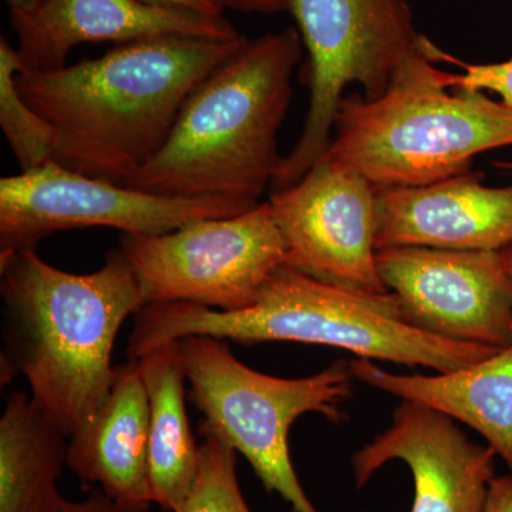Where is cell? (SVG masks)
Here are the masks:
<instances>
[{
    "label": "cell",
    "mask_w": 512,
    "mask_h": 512,
    "mask_svg": "<svg viewBox=\"0 0 512 512\" xmlns=\"http://www.w3.org/2000/svg\"><path fill=\"white\" fill-rule=\"evenodd\" d=\"M289 12L308 50L311 103L301 137L282 160L272 191L298 183L329 153L349 86L362 87L366 100L379 99L424 42L406 0H291Z\"/></svg>",
    "instance_id": "cell-7"
},
{
    "label": "cell",
    "mask_w": 512,
    "mask_h": 512,
    "mask_svg": "<svg viewBox=\"0 0 512 512\" xmlns=\"http://www.w3.org/2000/svg\"><path fill=\"white\" fill-rule=\"evenodd\" d=\"M18 52L30 72L62 69L82 43L136 42L160 36L234 40L242 37L224 16L150 5L140 0H40L28 12L10 13Z\"/></svg>",
    "instance_id": "cell-13"
},
{
    "label": "cell",
    "mask_w": 512,
    "mask_h": 512,
    "mask_svg": "<svg viewBox=\"0 0 512 512\" xmlns=\"http://www.w3.org/2000/svg\"><path fill=\"white\" fill-rule=\"evenodd\" d=\"M225 197H171L77 173L56 160L0 180V255L36 249L67 229L106 227L158 235L252 210Z\"/></svg>",
    "instance_id": "cell-9"
},
{
    "label": "cell",
    "mask_w": 512,
    "mask_h": 512,
    "mask_svg": "<svg viewBox=\"0 0 512 512\" xmlns=\"http://www.w3.org/2000/svg\"><path fill=\"white\" fill-rule=\"evenodd\" d=\"M188 336L332 346L360 359L430 367L439 373L477 365L500 350L414 328L404 320L392 292L352 291L286 265L276 269L255 305L244 311H215L194 303L144 306L128 338V359L138 360Z\"/></svg>",
    "instance_id": "cell-4"
},
{
    "label": "cell",
    "mask_w": 512,
    "mask_h": 512,
    "mask_svg": "<svg viewBox=\"0 0 512 512\" xmlns=\"http://www.w3.org/2000/svg\"><path fill=\"white\" fill-rule=\"evenodd\" d=\"M0 276L2 379L25 376L30 396L72 437L109 399L117 333L146 306L136 275L120 249L92 274L62 271L22 249L0 255Z\"/></svg>",
    "instance_id": "cell-2"
},
{
    "label": "cell",
    "mask_w": 512,
    "mask_h": 512,
    "mask_svg": "<svg viewBox=\"0 0 512 512\" xmlns=\"http://www.w3.org/2000/svg\"><path fill=\"white\" fill-rule=\"evenodd\" d=\"M302 55L292 28L248 40L190 94L163 147L124 185L261 204L284 160L276 138Z\"/></svg>",
    "instance_id": "cell-3"
},
{
    "label": "cell",
    "mask_w": 512,
    "mask_h": 512,
    "mask_svg": "<svg viewBox=\"0 0 512 512\" xmlns=\"http://www.w3.org/2000/svg\"><path fill=\"white\" fill-rule=\"evenodd\" d=\"M70 437L30 394L6 397L0 419V512H57Z\"/></svg>",
    "instance_id": "cell-18"
},
{
    "label": "cell",
    "mask_w": 512,
    "mask_h": 512,
    "mask_svg": "<svg viewBox=\"0 0 512 512\" xmlns=\"http://www.w3.org/2000/svg\"><path fill=\"white\" fill-rule=\"evenodd\" d=\"M501 167L512 168V164H500Z\"/></svg>",
    "instance_id": "cell-28"
},
{
    "label": "cell",
    "mask_w": 512,
    "mask_h": 512,
    "mask_svg": "<svg viewBox=\"0 0 512 512\" xmlns=\"http://www.w3.org/2000/svg\"><path fill=\"white\" fill-rule=\"evenodd\" d=\"M120 251L147 305L194 303L222 312L251 308L285 265L284 235L271 204L158 235L123 234Z\"/></svg>",
    "instance_id": "cell-8"
},
{
    "label": "cell",
    "mask_w": 512,
    "mask_h": 512,
    "mask_svg": "<svg viewBox=\"0 0 512 512\" xmlns=\"http://www.w3.org/2000/svg\"><path fill=\"white\" fill-rule=\"evenodd\" d=\"M495 451L473 443L446 414L403 400L393 423L352 457L357 488L393 460L413 476L410 512H483L495 478Z\"/></svg>",
    "instance_id": "cell-12"
},
{
    "label": "cell",
    "mask_w": 512,
    "mask_h": 512,
    "mask_svg": "<svg viewBox=\"0 0 512 512\" xmlns=\"http://www.w3.org/2000/svg\"><path fill=\"white\" fill-rule=\"evenodd\" d=\"M25 72L18 49L0 37V126L22 171L55 160L56 136L52 124L26 103L18 89Z\"/></svg>",
    "instance_id": "cell-19"
},
{
    "label": "cell",
    "mask_w": 512,
    "mask_h": 512,
    "mask_svg": "<svg viewBox=\"0 0 512 512\" xmlns=\"http://www.w3.org/2000/svg\"><path fill=\"white\" fill-rule=\"evenodd\" d=\"M269 204L286 266L352 291L389 293L376 264L377 190L365 177L328 153Z\"/></svg>",
    "instance_id": "cell-10"
},
{
    "label": "cell",
    "mask_w": 512,
    "mask_h": 512,
    "mask_svg": "<svg viewBox=\"0 0 512 512\" xmlns=\"http://www.w3.org/2000/svg\"><path fill=\"white\" fill-rule=\"evenodd\" d=\"M150 5L163 6V8L187 10V12L201 13L208 16H224V9L215 0H140Z\"/></svg>",
    "instance_id": "cell-25"
},
{
    "label": "cell",
    "mask_w": 512,
    "mask_h": 512,
    "mask_svg": "<svg viewBox=\"0 0 512 512\" xmlns=\"http://www.w3.org/2000/svg\"><path fill=\"white\" fill-rule=\"evenodd\" d=\"M421 52L376 100L340 103L329 154L373 187H424L470 173L473 158L512 146V110L477 90L448 93Z\"/></svg>",
    "instance_id": "cell-5"
},
{
    "label": "cell",
    "mask_w": 512,
    "mask_h": 512,
    "mask_svg": "<svg viewBox=\"0 0 512 512\" xmlns=\"http://www.w3.org/2000/svg\"><path fill=\"white\" fill-rule=\"evenodd\" d=\"M222 9L242 13H279L289 10L291 0H215Z\"/></svg>",
    "instance_id": "cell-24"
},
{
    "label": "cell",
    "mask_w": 512,
    "mask_h": 512,
    "mask_svg": "<svg viewBox=\"0 0 512 512\" xmlns=\"http://www.w3.org/2000/svg\"><path fill=\"white\" fill-rule=\"evenodd\" d=\"M483 512H512V476L494 478Z\"/></svg>",
    "instance_id": "cell-23"
},
{
    "label": "cell",
    "mask_w": 512,
    "mask_h": 512,
    "mask_svg": "<svg viewBox=\"0 0 512 512\" xmlns=\"http://www.w3.org/2000/svg\"><path fill=\"white\" fill-rule=\"evenodd\" d=\"M467 173L424 187L376 188V248L503 251L512 247V185Z\"/></svg>",
    "instance_id": "cell-14"
},
{
    "label": "cell",
    "mask_w": 512,
    "mask_h": 512,
    "mask_svg": "<svg viewBox=\"0 0 512 512\" xmlns=\"http://www.w3.org/2000/svg\"><path fill=\"white\" fill-rule=\"evenodd\" d=\"M57 512H131L126 508L120 507L119 504L114 503L111 498L107 497L103 491H92L86 498L79 501H70L64 498L62 505H60Z\"/></svg>",
    "instance_id": "cell-22"
},
{
    "label": "cell",
    "mask_w": 512,
    "mask_h": 512,
    "mask_svg": "<svg viewBox=\"0 0 512 512\" xmlns=\"http://www.w3.org/2000/svg\"><path fill=\"white\" fill-rule=\"evenodd\" d=\"M150 403L138 360L116 367L113 387L103 409L73 434L67 467L84 484L120 507L147 512L153 505L150 468Z\"/></svg>",
    "instance_id": "cell-15"
},
{
    "label": "cell",
    "mask_w": 512,
    "mask_h": 512,
    "mask_svg": "<svg viewBox=\"0 0 512 512\" xmlns=\"http://www.w3.org/2000/svg\"><path fill=\"white\" fill-rule=\"evenodd\" d=\"M349 369L360 382L467 424L512 473V345L477 365L437 376L396 375L369 359L353 360Z\"/></svg>",
    "instance_id": "cell-16"
},
{
    "label": "cell",
    "mask_w": 512,
    "mask_h": 512,
    "mask_svg": "<svg viewBox=\"0 0 512 512\" xmlns=\"http://www.w3.org/2000/svg\"><path fill=\"white\" fill-rule=\"evenodd\" d=\"M177 342L192 399L204 414L200 429L247 458L266 491L281 495L293 511L319 512L293 467L289 431L306 413L342 421L340 406L352 393L349 363L282 379L239 362L225 340L188 336Z\"/></svg>",
    "instance_id": "cell-6"
},
{
    "label": "cell",
    "mask_w": 512,
    "mask_h": 512,
    "mask_svg": "<svg viewBox=\"0 0 512 512\" xmlns=\"http://www.w3.org/2000/svg\"><path fill=\"white\" fill-rule=\"evenodd\" d=\"M200 433L197 478L178 512H252L238 483L237 451L211 431Z\"/></svg>",
    "instance_id": "cell-20"
},
{
    "label": "cell",
    "mask_w": 512,
    "mask_h": 512,
    "mask_svg": "<svg viewBox=\"0 0 512 512\" xmlns=\"http://www.w3.org/2000/svg\"><path fill=\"white\" fill-rule=\"evenodd\" d=\"M377 271L404 320L441 338L512 345V275L503 251L377 249Z\"/></svg>",
    "instance_id": "cell-11"
},
{
    "label": "cell",
    "mask_w": 512,
    "mask_h": 512,
    "mask_svg": "<svg viewBox=\"0 0 512 512\" xmlns=\"http://www.w3.org/2000/svg\"><path fill=\"white\" fill-rule=\"evenodd\" d=\"M8 3L10 13L13 12H28V10L35 8L40 0H5Z\"/></svg>",
    "instance_id": "cell-26"
},
{
    "label": "cell",
    "mask_w": 512,
    "mask_h": 512,
    "mask_svg": "<svg viewBox=\"0 0 512 512\" xmlns=\"http://www.w3.org/2000/svg\"><path fill=\"white\" fill-rule=\"evenodd\" d=\"M248 42L160 36L114 46L97 59L22 72L18 89L55 130V160L124 185L173 130L185 100Z\"/></svg>",
    "instance_id": "cell-1"
},
{
    "label": "cell",
    "mask_w": 512,
    "mask_h": 512,
    "mask_svg": "<svg viewBox=\"0 0 512 512\" xmlns=\"http://www.w3.org/2000/svg\"><path fill=\"white\" fill-rule=\"evenodd\" d=\"M424 53L431 62L446 60L463 69V73H441V82L448 89H468L477 92H493L501 97L505 106L512 110V59L503 63L468 64L441 52L439 47L427 39Z\"/></svg>",
    "instance_id": "cell-21"
},
{
    "label": "cell",
    "mask_w": 512,
    "mask_h": 512,
    "mask_svg": "<svg viewBox=\"0 0 512 512\" xmlns=\"http://www.w3.org/2000/svg\"><path fill=\"white\" fill-rule=\"evenodd\" d=\"M505 258H507L508 268H510V272L512 275V247L504 249Z\"/></svg>",
    "instance_id": "cell-27"
},
{
    "label": "cell",
    "mask_w": 512,
    "mask_h": 512,
    "mask_svg": "<svg viewBox=\"0 0 512 512\" xmlns=\"http://www.w3.org/2000/svg\"><path fill=\"white\" fill-rule=\"evenodd\" d=\"M150 403L148 468L153 503L178 512L191 493L200 464L185 409L183 357L177 340L165 343L138 359Z\"/></svg>",
    "instance_id": "cell-17"
}]
</instances>
